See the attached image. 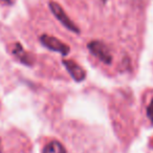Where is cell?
Masks as SVG:
<instances>
[{
    "label": "cell",
    "instance_id": "obj_1",
    "mask_svg": "<svg viewBox=\"0 0 153 153\" xmlns=\"http://www.w3.org/2000/svg\"><path fill=\"white\" fill-rule=\"evenodd\" d=\"M87 48L90 51V53L97 57L101 62L107 64H111L112 62V55L110 53V49L108 48L106 44L102 41L99 40H94L90 41L87 44Z\"/></svg>",
    "mask_w": 153,
    "mask_h": 153
},
{
    "label": "cell",
    "instance_id": "obj_4",
    "mask_svg": "<svg viewBox=\"0 0 153 153\" xmlns=\"http://www.w3.org/2000/svg\"><path fill=\"white\" fill-rule=\"evenodd\" d=\"M64 67L66 68V70L68 71V74H70L72 79L76 82L80 83V82L84 81L86 79V71L84 68H82L76 62L72 61V60H65L64 59L62 61Z\"/></svg>",
    "mask_w": 153,
    "mask_h": 153
},
{
    "label": "cell",
    "instance_id": "obj_5",
    "mask_svg": "<svg viewBox=\"0 0 153 153\" xmlns=\"http://www.w3.org/2000/svg\"><path fill=\"white\" fill-rule=\"evenodd\" d=\"M13 53L17 59H19L25 65H32L33 64V57L24 51L20 43H16L15 44V46L13 48Z\"/></svg>",
    "mask_w": 153,
    "mask_h": 153
},
{
    "label": "cell",
    "instance_id": "obj_7",
    "mask_svg": "<svg viewBox=\"0 0 153 153\" xmlns=\"http://www.w3.org/2000/svg\"><path fill=\"white\" fill-rule=\"evenodd\" d=\"M147 115H148V117L153 123V99H152V101H151L150 104H149L148 108H147Z\"/></svg>",
    "mask_w": 153,
    "mask_h": 153
},
{
    "label": "cell",
    "instance_id": "obj_2",
    "mask_svg": "<svg viewBox=\"0 0 153 153\" xmlns=\"http://www.w3.org/2000/svg\"><path fill=\"white\" fill-rule=\"evenodd\" d=\"M48 7H49V9H51V13L53 14V16L61 22V24L64 26V27H66L68 30H70V32H72V33L79 34L80 28L74 24V22L72 21L69 17H68V15L65 13L63 7H62L59 3L51 1V2L48 3Z\"/></svg>",
    "mask_w": 153,
    "mask_h": 153
},
{
    "label": "cell",
    "instance_id": "obj_3",
    "mask_svg": "<svg viewBox=\"0 0 153 153\" xmlns=\"http://www.w3.org/2000/svg\"><path fill=\"white\" fill-rule=\"evenodd\" d=\"M39 39H40V42L42 43L43 46L46 47L49 51H57V53H61L63 57H66L69 53L70 47L55 37L48 36V35H42Z\"/></svg>",
    "mask_w": 153,
    "mask_h": 153
},
{
    "label": "cell",
    "instance_id": "obj_9",
    "mask_svg": "<svg viewBox=\"0 0 153 153\" xmlns=\"http://www.w3.org/2000/svg\"><path fill=\"white\" fill-rule=\"evenodd\" d=\"M103 1H104V2H105V1H106V0H103Z\"/></svg>",
    "mask_w": 153,
    "mask_h": 153
},
{
    "label": "cell",
    "instance_id": "obj_8",
    "mask_svg": "<svg viewBox=\"0 0 153 153\" xmlns=\"http://www.w3.org/2000/svg\"><path fill=\"white\" fill-rule=\"evenodd\" d=\"M1 1H3V2H5V3H11L12 2L11 0H1Z\"/></svg>",
    "mask_w": 153,
    "mask_h": 153
},
{
    "label": "cell",
    "instance_id": "obj_6",
    "mask_svg": "<svg viewBox=\"0 0 153 153\" xmlns=\"http://www.w3.org/2000/svg\"><path fill=\"white\" fill-rule=\"evenodd\" d=\"M43 153H66V150L61 143L53 140L44 147Z\"/></svg>",
    "mask_w": 153,
    "mask_h": 153
}]
</instances>
